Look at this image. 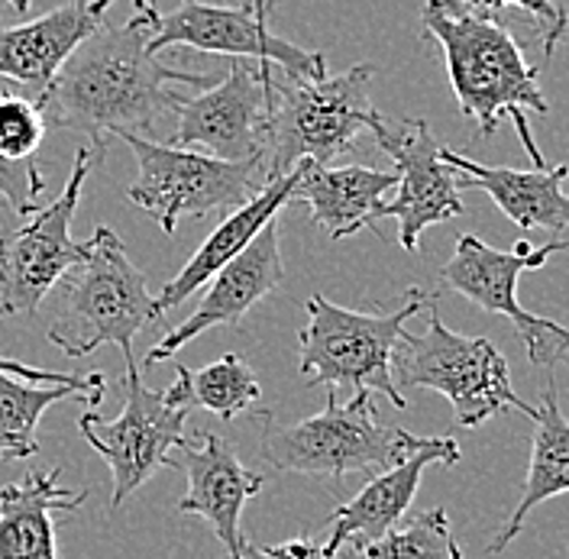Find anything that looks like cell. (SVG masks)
<instances>
[{"label": "cell", "instance_id": "cell-1", "mask_svg": "<svg viewBox=\"0 0 569 559\" xmlns=\"http://www.w3.org/2000/svg\"><path fill=\"white\" fill-rule=\"evenodd\" d=\"M159 17L162 13L152 7L146 13H133L123 27L104 23L88 36L36 101L46 127L88 137V149L104 159L107 140L120 133H140L152 140L159 120L172 113L181 98L176 84H213L220 74L181 71L149 52Z\"/></svg>", "mask_w": 569, "mask_h": 559}, {"label": "cell", "instance_id": "cell-2", "mask_svg": "<svg viewBox=\"0 0 569 559\" xmlns=\"http://www.w3.org/2000/svg\"><path fill=\"white\" fill-rule=\"evenodd\" d=\"M425 36H430L447 62L450 88L462 117H469L482 137H492L501 120H511L533 169H543L528 113H547L537 69L525 62L518 39L505 20L469 0H427L421 10Z\"/></svg>", "mask_w": 569, "mask_h": 559}, {"label": "cell", "instance_id": "cell-3", "mask_svg": "<svg viewBox=\"0 0 569 559\" xmlns=\"http://www.w3.org/2000/svg\"><path fill=\"white\" fill-rule=\"evenodd\" d=\"M56 288L59 301L46 337L74 359L98 347H120L123 362H137V333L162 317L156 311V298H149L140 266L110 227L94 230L84 259L74 262Z\"/></svg>", "mask_w": 569, "mask_h": 559}, {"label": "cell", "instance_id": "cell-4", "mask_svg": "<svg viewBox=\"0 0 569 559\" xmlns=\"http://www.w3.org/2000/svg\"><path fill=\"white\" fill-rule=\"evenodd\" d=\"M266 433L259 456L276 472L327 476L347 479L356 472H386L425 450L433 437H415L405 427L382 423L376 415V395L353 391L347 405L337 401V391H327V408L301 423H276L262 415Z\"/></svg>", "mask_w": 569, "mask_h": 559}, {"label": "cell", "instance_id": "cell-5", "mask_svg": "<svg viewBox=\"0 0 569 559\" xmlns=\"http://www.w3.org/2000/svg\"><path fill=\"white\" fill-rule=\"evenodd\" d=\"M437 301L425 288H408L391 308L379 311H350L323 295L305 301L308 327H301V362L298 372L308 385H327V391L350 388L386 395L395 408H408L401 388L391 376V352L398 347L405 323Z\"/></svg>", "mask_w": 569, "mask_h": 559}, {"label": "cell", "instance_id": "cell-6", "mask_svg": "<svg viewBox=\"0 0 569 559\" xmlns=\"http://www.w3.org/2000/svg\"><path fill=\"white\" fill-rule=\"evenodd\" d=\"M391 376L395 385L443 395L453 405L457 423L466 430L505 411L537 418V408L511 388L508 359L496 343L486 337L453 333L437 311V301L430 305L425 333H401L391 352Z\"/></svg>", "mask_w": 569, "mask_h": 559}, {"label": "cell", "instance_id": "cell-7", "mask_svg": "<svg viewBox=\"0 0 569 559\" xmlns=\"http://www.w3.org/2000/svg\"><path fill=\"white\" fill-rule=\"evenodd\" d=\"M376 66L362 62L343 74L323 78H276L266 169L269 178L288 176L298 162H330L353 149L362 130L372 127L379 110L369 104V81Z\"/></svg>", "mask_w": 569, "mask_h": 559}, {"label": "cell", "instance_id": "cell-8", "mask_svg": "<svg viewBox=\"0 0 569 559\" xmlns=\"http://www.w3.org/2000/svg\"><path fill=\"white\" fill-rule=\"evenodd\" d=\"M117 140L127 142L137 156V181L127 188L130 204L146 210L169 237L176 233L181 217H208L211 210L240 208L269 181L266 156L227 162L140 133H120Z\"/></svg>", "mask_w": 569, "mask_h": 559}, {"label": "cell", "instance_id": "cell-9", "mask_svg": "<svg viewBox=\"0 0 569 559\" xmlns=\"http://www.w3.org/2000/svg\"><path fill=\"white\" fill-rule=\"evenodd\" d=\"M176 382L162 391L146 388L137 362H127L123 372V411L117 420H104L94 408L78 418V430L91 450L104 456L113 476L110 508H120L130 495L142 489L166 456L184 440V420L191 415V369L176 366Z\"/></svg>", "mask_w": 569, "mask_h": 559}, {"label": "cell", "instance_id": "cell-10", "mask_svg": "<svg viewBox=\"0 0 569 559\" xmlns=\"http://www.w3.org/2000/svg\"><path fill=\"white\" fill-rule=\"evenodd\" d=\"M567 249L569 237H557L543 246H531L521 240L511 249H492L479 237L462 233L450 262L440 269V281L450 291L462 295L466 301H472L476 308L508 317L515 333L525 343L528 359L537 369H543V372H553L557 366L569 369V327L550 320V317L531 315L518 301V279L525 272L543 269L557 252H567Z\"/></svg>", "mask_w": 569, "mask_h": 559}, {"label": "cell", "instance_id": "cell-11", "mask_svg": "<svg viewBox=\"0 0 569 559\" xmlns=\"http://www.w3.org/2000/svg\"><path fill=\"white\" fill-rule=\"evenodd\" d=\"M94 152L78 146L66 191L30 213L27 223L0 237V308L7 315H36L39 305L56 291L59 279L84 259L88 240H71V220L81 201V188L91 176Z\"/></svg>", "mask_w": 569, "mask_h": 559}, {"label": "cell", "instance_id": "cell-12", "mask_svg": "<svg viewBox=\"0 0 569 559\" xmlns=\"http://www.w3.org/2000/svg\"><path fill=\"white\" fill-rule=\"evenodd\" d=\"M276 66L233 59L230 71L201 94H181L176 110V133L169 146L208 152L213 159L243 162L266 156L269 110H272Z\"/></svg>", "mask_w": 569, "mask_h": 559}, {"label": "cell", "instance_id": "cell-13", "mask_svg": "<svg viewBox=\"0 0 569 559\" xmlns=\"http://www.w3.org/2000/svg\"><path fill=\"white\" fill-rule=\"evenodd\" d=\"M369 133L395 162V176H398L391 198L376 208L372 227H379V220L386 217L398 220L401 249L418 252L425 230L462 213L457 176L440 159L443 142H437L427 120H389L382 113L372 120Z\"/></svg>", "mask_w": 569, "mask_h": 559}, {"label": "cell", "instance_id": "cell-14", "mask_svg": "<svg viewBox=\"0 0 569 559\" xmlns=\"http://www.w3.org/2000/svg\"><path fill=\"white\" fill-rule=\"evenodd\" d=\"M188 46L198 52H213L227 59L269 62L288 78H323L327 59L308 52L266 27V17L252 7L181 0L172 13L159 17L156 36L149 39V52L162 56L166 49Z\"/></svg>", "mask_w": 569, "mask_h": 559}, {"label": "cell", "instance_id": "cell-15", "mask_svg": "<svg viewBox=\"0 0 569 559\" xmlns=\"http://www.w3.org/2000/svg\"><path fill=\"white\" fill-rule=\"evenodd\" d=\"M166 466L181 469L188 479V491L178 501V515H198L208 521L213 537L227 550V559H243V508L249 498L262 489V476L249 472L237 450L211 430H201L198 440L184 437L176 447V456H166Z\"/></svg>", "mask_w": 569, "mask_h": 559}, {"label": "cell", "instance_id": "cell-16", "mask_svg": "<svg viewBox=\"0 0 569 559\" xmlns=\"http://www.w3.org/2000/svg\"><path fill=\"white\" fill-rule=\"evenodd\" d=\"M279 237H282L279 217H272L259 230V237L213 276L198 311L172 327L152 350L146 352V366L172 359L184 343H191L194 337H201L211 327H240L249 308H256L266 295H272L282 285L284 262Z\"/></svg>", "mask_w": 569, "mask_h": 559}, {"label": "cell", "instance_id": "cell-17", "mask_svg": "<svg viewBox=\"0 0 569 559\" xmlns=\"http://www.w3.org/2000/svg\"><path fill=\"white\" fill-rule=\"evenodd\" d=\"M117 0H71L46 17L0 33V78L20 84L30 101H39L69 56L107 23Z\"/></svg>", "mask_w": 569, "mask_h": 559}, {"label": "cell", "instance_id": "cell-18", "mask_svg": "<svg viewBox=\"0 0 569 559\" xmlns=\"http://www.w3.org/2000/svg\"><path fill=\"white\" fill-rule=\"evenodd\" d=\"M460 443L453 437H433L425 450L411 453L405 462L391 466L386 472H376L353 501L340 505L330 515L333 530H330L323 550L330 557H337L350 543L362 550V547L376 543L379 537H386L391 527L401 525V518L408 515L415 495L421 489V476L427 466H433V462L453 466V462H460Z\"/></svg>", "mask_w": 569, "mask_h": 559}, {"label": "cell", "instance_id": "cell-19", "mask_svg": "<svg viewBox=\"0 0 569 559\" xmlns=\"http://www.w3.org/2000/svg\"><path fill=\"white\" fill-rule=\"evenodd\" d=\"M440 159L453 169L457 184L482 191L518 230H547V233H569V194L563 181L569 176L567 162L553 169H505V166H482L462 156L450 146H440Z\"/></svg>", "mask_w": 569, "mask_h": 559}, {"label": "cell", "instance_id": "cell-20", "mask_svg": "<svg viewBox=\"0 0 569 559\" xmlns=\"http://www.w3.org/2000/svg\"><path fill=\"white\" fill-rule=\"evenodd\" d=\"M395 172H376L366 166L330 169L305 159L295 166L291 201H305L311 208V223H318L330 240H347L372 227L376 208L395 191Z\"/></svg>", "mask_w": 569, "mask_h": 559}, {"label": "cell", "instance_id": "cell-21", "mask_svg": "<svg viewBox=\"0 0 569 559\" xmlns=\"http://www.w3.org/2000/svg\"><path fill=\"white\" fill-rule=\"evenodd\" d=\"M291 191H295V169L282 178H269L256 198H249L247 204L230 210L217 223L211 237L198 246V252L188 259V266L162 288V295L156 298V311L166 315V311L178 308L181 301H188L198 288H204L230 259H237L259 237V230L272 217H279L284 204H291Z\"/></svg>", "mask_w": 569, "mask_h": 559}, {"label": "cell", "instance_id": "cell-22", "mask_svg": "<svg viewBox=\"0 0 569 559\" xmlns=\"http://www.w3.org/2000/svg\"><path fill=\"white\" fill-rule=\"evenodd\" d=\"M59 476V469L27 472L0 489V559H59L56 515L88 501V491H69Z\"/></svg>", "mask_w": 569, "mask_h": 559}, {"label": "cell", "instance_id": "cell-23", "mask_svg": "<svg viewBox=\"0 0 569 559\" xmlns=\"http://www.w3.org/2000/svg\"><path fill=\"white\" fill-rule=\"evenodd\" d=\"M569 491V420L560 411V395L553 372L543 376L540 385V405H537V418H533V440H531V462H528V476H525V489L518 498V508L511 511V518L501 525L492 543H489V557H498L508 550V543L525 530L528 515L537 505L567 495Z\"/></svg>", "mask_w": 569, "mask_h": 559}, {"label": "cell", "instance_id": "cell-24", "mask_svg": "<svg viewBox=\"0 0 569 559\" xmlns=\"http://www.w3.org/2000/svg\"><path fill=\"white\" fill-rule=\"evenodd\" d=\"M71 395H81V391L71 385L20 382L0 372V456L30 459L39 453L36 423L56 401H66Z\"/></svg>", "mask_w": 569, "mask_h": 559}, {"label": "cell", "instance_id": "cell-25", "mask_svg": "<svg viewBox=\"0 0 569 559\" xmlns=\"http://www.w3.org/2000/svg\"><path fill=\"white\" fill-rule=\"evenodd\" d=\"M262 398V388L256 372L237 352L220 356L217 362L204 366L201 372H191V401L213 418L233 420L243 411H252Z\"/></svg>", "mask_w": 569, "mask_h": 559}, {"label": "cell", "instance_id": "cell-26", "mask_svg": "<svg viewBox=\"0 0 569 559\" xmlns=\"http://www.w3.org/2000/svg\"><path fill=\"white\" fill-rule=\"evenodd\" d=\"M359 559H462V550L447 511L430 508L405 525H395L376 543L362 547Z\"/></svg>", "mask_w": 569, "mask_h": 559}, {"label": "cell", "instance_id": "cell-27", "mask_svg": "<svg viewBox=\"0 0 569 559\" xmlns=\"http://www.w3.org/2000/svg\"><path fill=\"white\" fill-rule=\"evenodd\" d=\"M46 137V120L39 107L23 94H0V152L10 159H33Z\"/></svg>", "mask_w": 569, "mask_h": 559}, {"label": "cell", "instance_id": "cell-28", "mask_svg": "<svg viewBox=\"0 0 569 559\" xmlns=\"http://www.w3.org/2000/svg\"><path fill=\"white\" fill-rule=\"evenodd\" d=\"M469 3H476L482 10H492V13H501V10L525 13L533 23V30H537L543 59H550L557 52V46L563 42V36L569 30L567 10L557 0H469Z\"/></svg>", "mask_w": 569, "mask_h": 559}, {"label": "cell", "instance_id": "cell-29", "mask_svg": "<svg viewBox=\"0 0 569 559\" xmlns=\"http://www.w3.org/2000/svg\"><path fill=\"white\" fill-rule=\"evenodd\" d=\"M46 178L39 176L36 159H10L0 152V208H10L20 217H30L42 208Z\"/></svg>", "mask_w": 569, "mask_h": 559}, {"label": "cell", "instance_id": "cell-30", "mask_svg": "<svg viewBox=\"0 0 569 559\" xmlns=\"http://www.w3.org/2000/svg\"><path fill=\"white\" fill-rule=\"evenodd\" d=\"M3 317H10L3 308H0V320ZM0 372L3 376H13V379H23V382H33V385H71V388H78L81 395H104V372H88V376H66V372H46V369H33V366H23V362H17V359H7V356H0Z\"/></svg>", "mask_w": 569, "mask_h": 559}, {"label": "cell", "instance_id": "cell-31", "mask_svg": "<svg viewBox=\"0 0 569 559\" xmlns=\"http://www.w3.org/2000/svg\"><path fill=\"white\" fill-rule=\"evenodd\" d=\"M243 559H337L323 550V543H315L311 537H295L288 543H247L243 547Z\"/></svg>", "mask_w": 569, "mask_h": 559}, {"label": "cell", "instance_id": "cell-32", "mask_svg": "<svg viewBox=\"0 0 569 559\" xmlns=\"http://www.w3.org/2000/svg\"><path fill=\"white\" fill-rule=\"evenodd\" d=\"M223 3H230V7H252L256 13H269V0H223Z\"/></svg>", "mask_w": 569, "mask_h": 559}, {"label": "cell", "instance_id": "cell-33", "mask_svg": "<svg viewBox=\"0 0 569 559\" xmlns=\"http://www.w3.org/2000/svg\"><path fill=\"white\" fill-rule=\"evenodd\" d=\"M7 3H10V7H13V10H17V13H27V10H30V3H33V0H7Z\"/></svg>", "mask_w": 569, "mask_h": 559}, {"label": "cell", "instance_id": "cell-34", "mask_svg": "<svg viewBox=\"0 0 569 559\" xmlns=\"http://www.w3.org/2000/svg\"><path fill=\"white\" fill-rule=\"evenodd\" d=\"M152 10V0H133V13H146Z\"/></svg>", "mask_w": 569, "mask_h": 559}]
</instances>
